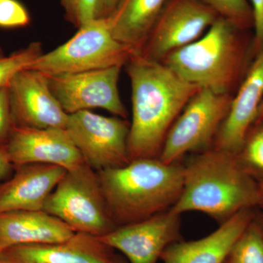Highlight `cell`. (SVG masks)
Returning a JSON list of instances; mask_svg holds the SVG:
<instances>
[{"label": "cell", "instance_id": "2e32d148", "mask_svg": "<svg viewBox=\"0 0 263 263\" xmlns=\"http://www.w3.org/2000/svg\"><path fill=\"white\" fill-rule=\"evenodd\" d=\"M255 209L240 211L200 239L171 243L160 259L164 263H224L235 242L253 220Z\"/></svg>", "mask_w": 263, "mask_h": 263}, {"label": "cell", "instance_id": "44dd1931", "mask_svg": "<svg viewBox=\"0 0 263 263\" xmlns=\"http://www.w3.org/2000/svg\"><path fill=\"white\" fill-rule=\"evenodd\" d=\"M226 261V263H263V235L254 217L235 242Z\"/></svg>", "mask_w": 263, "mask_h": 263}, {"label": "cell", "instance_id": "ac0fdd59", "mask_svg": "<svg viewBox=\"0 0 263 263\" xmlns=\"http://www.w3.org/2000/svg\"><path fill=\"white\" fill-rule=\"evenodd\" d=\"M76 232L43 210L0 214V252L15 246L61 243Z\"/></svg>", "mask_w": 263, "mask_h": 263}, {"label": "cell", "instance_id": "9c48e42d", "mask_svg": "<svg viewBox=\"0 0 263 263\" xmlns=\"http://www.w3.org/2000/svg\"><path fill=\"white\" fill-rule=\"evenodd\" d=\"M122 67L46 76L52 93L67 114L100 108L126 119L127 110L118 89Z\"/></svg>", "mask_w": 263, "mask_h": 263}, {"label": "cell", "instance_id": "1f68e13d", "mask_svg": "<svg viewBox=\"0 0 263 263\" xmlns=\"http://www.w3.org/2000/svg\"><path fill=\"white\" fill-rule=\"evenodd\" d=\"M255 122H263V100L262 103H261L260 106H259L258 114H257V117Z\"/></svg>", "mask_w": 263, "mask_h": 263}, {"label": "cell", "instance_id": "f1b7e54d", "mask_svg": "<svg viewBox=\"0 0 263 263\" xmlns=\"http://www.w3.org/2000/svg\"><path fill=\"white\" fill-rule=\"evenodd\" d=\"M6 144L0 145V179L8 174L12 166Z\"/></svg>", "mask_w": 263, "mask_h": 263}, {"label": "cell", "instance_id": "8fae6325", "mask_svg": "<svg viewBox=\"0 0 263 263\" xmlns=\"http://www.w3.org/2000/svg\"><path fill=\"white\" fill-rule=\"evenodd\" d=\"M181 215L169 210L119 226L99 239L122 252L130 263H157L164 249L181 238Z\"/></svg>", "mask_w": 263, "mask_h": 263}, {"label": "cell", "instance_id": "7a4b0ae2", "mask_svg": "<svg viewBox=\"0 0 263 263\" xmlns=\"http://www.w3.org/2000/svg\"><path fill=\"white\" fill-rule=\"evenodd\" d=\"M97 172L109 214L117 227L171 210L182 193L184 168L181 162L138 159L123 167Z\"/></svg>", "mask_w": 263, "mask_h": 263}, {"label": "cell", "instance_id": "ffe728a7", "mask_svg": "<svg viewBox=\"0 0 263 263\" xmlns=\"http://www.w3.org/2000/svg\"><path fill=\"white\" fill-rule=\"evenodd\" d=\"M242 168L257 183H263V122H255L236 155Z\"/></svg>", "mask_w": 263, "mask_h": 263}, {"label": "cell", "instance_id": "484cf974", "mask_svg": "<svg viewBox=\"0 0 263 263\" xmlns=\"http://www.w3.org/2000/svg\"><path fill=\"white\" fill-rule=\"evenodd\" d=\"M13 127L9 93L7 86L0 90V145L5 144L4 141H8Z\"/></svg>", "mask_w": 263, "mask_h": 263}, {"label": "cell", "instance_id": "30bf717a", "mask_svg": "<svg viewBox=\"0 0 263 263\" xmlns=\"http://www.w3.org/2000/svg\"><path fill=\"white\" fill-rule=\"evenodd\" d=\"M218 17L200 0H170L138 53L160 62L171 52L199 39Z\"/></svg>", "mask_w": 263, "mask_h": 263}, {"label": "cell", "instance_id": "7c38bea8", "mask_svg": "<svg viewBox=\"0 0 263 263\" xmlns=\"http://www.w3.org/2000/svg\"><path fill=\"white\" fill-rule=\"evenodd\" d=\"M8 88L13 126L65 129L69 114L52 93L45 74L33 70L21 71Z\"/></svg>", "mask_w": 263, "mask_h": 263}, {"label": "cell", "instance_id": "cb8c5ba5", "mask_svg": "<svg viewBox=\"0 0 263 263\" xmlns=\"http://www.w3.org/2000/svg\"><path fill=\"white\" fill-rule=\"evenodd\" d=\"M65 18L79 29L96 19L99 0H60Z\"/></svg>", "mask_w": 263, "mask_h": 263}, {"label": "cell", "instance_id": "83f0119b", "mask_svg": "<svg viewBox=\"0 0 263 263\" xmlns=\"http://www.w3.org/2000/svg\"><path fill=\"white\" fill-rule=\"evenodd\" d=\"M122 0H99L96 19L108 18Z\"/></svg>", "mask_w": 263, "mask_h": 263}, {"label": "cell", "instance_id": "9a60e30c", "mask_svg": "<svg viewBox=\"0 0 263 263\" xmlns=\"http://www.w3.org/2000/svg\"><path fill=\"white\" fill-rule=\"evenodd\" d=\"M98 237L76 233L56 243L23 245L2 252L0 263H118Z\"/></svg>", "mask_w": 263, "mask_h": 263}, {"label": "cell", "instance_id": "603a6c76", "mask_svg": "<svg viewBox=\"0 0 263 263\" xmlns=\"http://www.w3.org/2000/svg\"><path fill=\"white\" fill-rule=\"evenodd\" d=\"M43 53L42 45L33 42L8 57H0V90L7 87L18 72L27 70Z\"/></svg>", "mask_w": 263, "mask_h": 263}, {"label": "cell", "instance_id": "4dcf8cb0", "mask_svg": "<svg viewBox=\"0 0 263 263\" xmlns=\"http://www.w3.org/2000/svg\"><path fill=\"white\" fill-rule=\"evenodd\" d=\"M254 220H255L256 222L258 224L263 235V212H262V211L255 210V213H254Z\"/></svg>", "mask_w": 263, "mask_h": 263}, {"label": "cell", "instance_id": "f546056e", "mask_svg": "<svg viewBox=\"0 0 263 263\" xmlns=\"http://www.w3.org/2000/svg\"><path fill=\"white\" fill-rule=\"evenodd\" d=\"M257 209L263 211V183H258L257 192Z\"/></svg>", "mask_w": 263, "mask_h": 263}, {"label": "cell", "instance_id": "4fadbf2b", "mask_svg": "<svg viewBox=\"0 0 263 263\" xmlns=\"http://www.w3.org/2000/svg\"><path fill=\"white\" fill-rule=\"evenodd\" d=\"M12 164H49L67 171L85 163L65 129H34L13 126L5 143Z\"/></svg>", "mask_w": 263, "mask_h": 263}, {"label": "cell", "instance_id": "836d02e7", "mask_svg": "<svg viewBox=\"0 0 263 263\" xmlns=\"http://www.w3.org/2000/svg\"><path fill=\"white\" fill-rule=\"evenodd\" d=\"M0 256H1V252H0Z\"/></svg>", "mask_w": 263, "mask_h": 263}, {"label": "cell", "instance_id": "7402d4cb", "mask_svg": "<svg viewBox=\"0 0 263 263\" xmlns=\"http://www.w3.org/2000/svg\"><path fill=\"white\" fill-rule=\"evenodd\" d=\"M218 16L228 20L242 31L253 28V11L249 0H200Z\"/></svg>", "mask_w": 263, "mask_h": 263}, {"label": "cell", "instance_id": "52a82bcc", "mask_svg": "<svg viewBox=\"0 0 263 263\" xmlns=\"http://www.w3.org/2000/svg\"><path fill=\"white\" fill-rule=\"evenodd\" d=\"M233 98L199 90L170 129L159 159L166 164L179 163L187 154L212 149Z\"/></svg>", "mask_w": 263, "mask_h": 263}, {"label": "cell", "instance_id": "277c9868", "mask_svg": "<svg viewBox=\"0 0 263 263\" xmlns=\"http://www.w3.org/2000/svg\"><path fill=\"white\" fill-rule=\"evenodd\" d=\"M243 32L218 17L199 39L171 52L160 62L200 89L232 95L248 60L249 48Z\"/></svg>", "mask_w": 263, "mask_h": 263}, {"label": "cell", "instance_id": "6da1fadb", "mask_svg": "<svg viewBox=\"0 0 263 263\" xmlns=\"http://www.w3.org/2000/svg\"><path fill=\"white\" fill-rule=\"evenodd\" d=\"M131 81L133 117L128 136L130 161L159 158L180 114L200 89L162 62L136 53L126 64Z\"/></svg>", "mask_w": 263, "mask_h": 263}, {"label": "cell", "instance_id": "3957f363", "mask_svg": "<svg viewBox=\"0 0 263 263\" xmlns=\"http://www.w3.org/2000/svg\"><path fill=\"white\" fill-rule=\"evenodd\" d=\"M183 168L182 193L173 212H202L221 224L240 211L257 209L258 183L236 155L212 148L192 156Z\"/></svg>", "mask_w": 263, "mask_h": 263}, {"label": "cell", "instance_id": "e0dca14e", "mask_svg": "<svg viewBox=\"0 0 263 263\" xmlns=\"http://www.w3.org/2000/svg\"><path fill=\"white\" fill-rule=\"evenodd\" d=\"M67 171L55 164L19 166L14 176L0 186V214L43 210L46 199Z\"/></svg>", "mask_w": 263, "mask_h": 263}, {"label": "cell", "instance_id": "d6986e66", "mask_svg": "<svg viewBox=\"0 0 263 263\" xmlns=\"http://www.w3.org/2000/svg\"><path fill=\"white\" fill-rule=\"evenodd\" d=\"M169 1L122 0L108 18L114 37L139 53Z\"/></svg>", "mask_w": 263, "mask_h": 263}, {"label": "cell", "instance_id": "5b68a950", "mask_svg": "<svg viewBox=\"0 0 263 263\" xmlns=\"http://www.w3.org/2000/svg\"><path fill=\"white\" fill-rule=\"evenodd\" d=\"M136 53L114 37L108 18L95 19L78 29L64 44L43 53L27 70L53 76L123 67Z\"/></svg>", "mask_w": 263, "mask_h": 263}, {"label": "cell", "instance_id": "ba28073f", "mask_svg": "<svg viewBox=\"0 0 263 263\" xmlns=\"http://www.w3.org/2000/svg\"><path fill=\"white\" fill-rule=\"evenodd\" d=\"M125 119L107 117L81 110L69 114L65 130L86 164L96 171L123 167L129 163Z\"/></svg>", "mask_w": 263, "mask_h": 263}, {"label": "cell", "instance_id": "d4e9b609", "mask_svg": "<svg viewBox=\"0 0 263 263\" xmlns=\"http://www.w3.org/2000/svg\"><path fill=\"white\" fill-rule=\"evenodd\" d=\"M28 10L18 0H0V27L12 29L27 27L30 23Z\"/></svg>", "mask_w": 263, "mask_h": 263}, {"label": "cell", "instance_id": "4316f807", "mask_svg": "<svg viewBox=\"0 0 263 263\" xmlns=\"http://www.w3.org/2000/svg\"><path fill=\"white\" fill-rule=\"evenodd\" d=\"M253 11L254 37L253 52L254 54L263 48V0H249Z\"/></svg>", "mask_w": 263, "mask_h": 263}, {"label": "cell", "instance_id": "8992f818", "mask_svg": "<svg viewBox=\"0 0 263 263\" xmlns=\"http://www.w3.org/2000/svg\"><path fill=\"white\" fill-rule=\"evenodd\" d=\"M43 210L76 233L100 237L117 228L109 214L98 172L86 162L67 171L46 199Z\"/></svg>", "mask_w": 263, "mask_h": 263}, {"label": "cell", "instance_id": "d6a6232c", "mask_svg": "<svg viewBox=\"0 0 263 263\" xmlns=\"http://www.w3.org/2000/svg\"><path fill=\"white\" fill-rule=\"evenodd\" d=\"M3 57V50L0 48V57Z\"/></svg>", "mask_w": 263, "mask_h": 263}, {"label": "cell", "instance_id": "5bb4252c", "mask_svg": "<svg viewBox=\"0 0 263 263\" xmlns=\"http://www.w3.org/2000/svg\"><path fill=\"white\" fill-rule=\"evenodd\" d=\"M263 100V48L255 53L229 111L214 141L213 148L236 155L247 133L256 122Z\"/></svg>", "mask_w": 263, "mask_h": 263}]
</instances>
